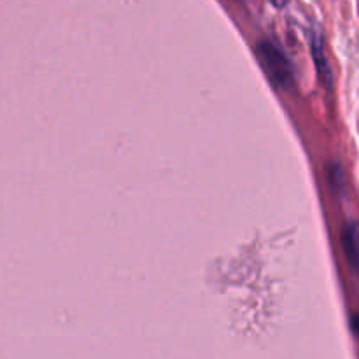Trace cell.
Wrapping results in <instances>:
<instances>
[{
    "label": "cell",
    "mask_w": 359,
    "mask_h": 359,
    "mask_svg": "<svg viewBox=\"0 0 359 359\" xmlns=\"http://www.w3.org/2000/svg\"><path fill=\"white\" fill-rule=\"evenodd\" d=\"M258 58L263 63V69L269 74L273 84L277 86H290L293 81V74H291V67L287 60L284 58L283 53L272 46L270 42H262L258 44Z\"/></svg>",
    "instance_id": "obj_1"
},
{
    "label": "cell",
    "mask_w": 359,
    "mask_h": 359,
    "mask_svg": "<svg viewBox=\"0 0 359 359\" xmlns=\"http://www.w3.org/2000/svg\"><path fill=\"white\" fill-rule=\"evenodd\" d=\"M344 249H346V255L349 258L351 265L359 266V241L358 233L354 230V226H347L344 231Z\"/></svg>",
    "instance_id": "obj_2"
},
{
    "label": "cell",
    "mask_w": 359,
    "mask_h": 359,
    "mask_svg": "<svg viewBox=\"0 0 359 359\" xmlns=\"http://www.w3.org/2000/svg\"><path fill=\"white\" fill-rule=\"evenodd\" d=\"M312 51H314V58L316 62H318V67H319V72H325V81L326 84H330V72H328V65H326L325 62V53H323L321 46H319V41L318 39H314V42H312Z\"/></svg>",
    "instance_id": "obj_3"
},
{
    "label": "cell",
    "mask_w": 359,
    "mask_h": 359,
    "mask_svg": "<svg viewBox=\"0 0 359 359\" xmlns=\"http://www.w3.org/2000/svg\"><path fill=\"white\" fill-rule=\"evenodd\" d=\"M270 2H272L273 6L277 7V9H280V7H284V6H286V2H287V0H270Z\"/></svg>",
    "instance_id": "obj_4"
},
{
    "label": "cell",
    "mask_w": 359,
    "mask_h": 359,
    "mask_svg": "<svg viewBox=\"0 0 359 359\" xmlns=\"http://www.w3.org/2000/svg\"><path fill=\"white\" fill-rule=\"evenodd\" d=\"M354 330H356V332L359 333V318L354 319Z\"/></svg>",
    "instance_id": "obj_5"
}]
</instances>
